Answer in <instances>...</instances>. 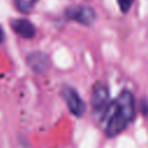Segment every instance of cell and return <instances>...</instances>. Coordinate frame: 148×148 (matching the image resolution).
<instances>
[{
  "label": "cell",
  "instance_id": "3",
  "mask_svg": "<svg viewBox=\"0 0 148 148\" xmlns=\"http://www.w3.org/2000/svg\"><path fill=\"white\" fill-rule=\"evenodd\" d=\"M110 104V92L109 88L104 83H96L91 92V108L95 113H102L105 111Z\"/></svg>",
  "mask_w": 148,
  "mask_h": 148
},
{
  "label": "cell",
  "instance_id": "4",
  "mask_svg": "<svg viewBox=\"0 0 148 148\" xmlns=\"http://www.w3.org/2000/svg\"><path fill=\"white\" fill-rule=\"evenodd\" d=\"M61 95L67 104L68 110L75 116V117H81L84 111H86V104L77 94V91L68 86H65L61 90Z\"/></svg>",
  "mask_w": 148,
  "mask_h": 148
},
{
  "label": "cell",
  "instance_id": "6",
  "mask_svg": "<svg viewBox=\"0 0 148 148\" xmlns=\"http://www.w3.org/2000/svg\"><path fill=\"white\" fill-rule=\"evenodd\" d=\"M28 64L29 66L37 73L45 72L50 67L49 57L43 52H34L28 56Z\"/></svg>",
  "mask_w": 148,
  "mask_h": 148
},
{
  "label": "cell",
  "instance_id": "7",
  "mask_svg": "<svg viewBox=\"0 0 148 148\" xmlns=\"http://www.w3.org/2000/svg\"><path fill=\"white\" fill-rule=\"evenodd\" d=\"M38 0H14V3L16 6V8L22 12V13H29L35 5L37 3Z\"/></svg>",
  "mask_w": 148,
  "mask_h": 148
},
{
  "label": "cell",
  "instance_id": "2",
  "mask_svg": "<svg viewBox=\"0 0 148 148\" xmlns=\"http://www.w3.org/2000/svg\"><path fill=\"white\" fill-rule=\"evenodd\" d=\"M65 15L67 20L79 22L83 25H90L96 20V14L94 9L84 5H76L66 8Z\"/></svg>",
  "mask_w": 148,
  "mask_h": 148
},
{
  "label": "cell",
  "instance_id": "5",
  "mask_svg": "<svg viewBox=\"0 0 148 148\" xmlns=\"http://www.w3.org/2000/svg\"><path fill=\"white\" fill-rule=\"evenodd\" d=\"M10 27L13 29L14 32H16L18 36L23 37V38H34L36 35V29L35 25L25 20V18H17V20H13L10 22Z\"/></svg>",
  "mask_w": 148,
  "mask_h": 148
},
{
  "label": "cell",
  "instance_id": "1",
  "mask_svg": "<svg viewBox=\"0 0 148 148\" xmlns=\"http://www.w3.org/2000/svg\"><path fill=\"white\" fill-rule=\"evenodd\" d=\"M135 102L134 96L128 90H123L118 97L110 102L102 114L105 121V135L109 138L120 134L134 119Z\"/></svg>",
  "mask_w": 148,
  "mask_h": 148
},
{
  "label": "cell",
  "instance_id": "8",
  "mask_svg": "<svg viewBox=\"0 0 148 148\" xmlns=\"http://www.w3.org/2000/svg\"><path fill=\"white\" fill-rule=\"evenodd\" d=\"M118 5H119V8L123 13H127L131 8V6L133 5L134 0H117Z\"/></svg>",
  "mask_w": 148,
  "mask_h": 148
},
{
  "label": "cell",
  "instance_id": "9",
  "mask_svg": "<svg viewBox=\"0 0 148 148\" xmlns=\"http://www.w3.org/2000/svg\"><path fill=\"white\" fill-rule=\"evenodd\" d=\"M3 38H5V34H3V30H2V28L0 27V43L3 40Z\"/></svg>",
  "mask_w": 148,
  "mask_h": 148
}]
</instances>
